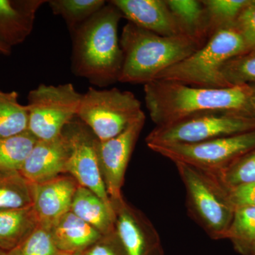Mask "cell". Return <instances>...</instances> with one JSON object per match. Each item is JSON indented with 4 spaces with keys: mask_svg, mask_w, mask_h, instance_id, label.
Wrapping results in <instances>:
<instances>
[{
    "mask_svg": "<svg viewBox=\"0 0 255 255\" xmlns=\"http://www.w3.org/2000/svg\"><path fill=\"white\" fill-rule=\"evenodd\" d=\"M253 87L213 89L156 80L144 85L145 102L156 127H165L199 114L231 112L243 116Z\"/></svg>",
    "mask_w": 255,
    "mask_h": 255,
    "instance_id": "obj_1",
    "label": "cell"
},
{
    "mask_svg": "<svg viewBox=\"0 0 255 255\" xmlns=\"http://www.w3.org/2000/svg\"><path fill=\"white\" fill-rule=\"evenodd\" d=\"M123 15L110 2L70 33L72 72L99 87L118 82L124 63L118 28Z\"/></svg>",
    "mask_w": 255,
    "mask_h": 255,
    "instance_id": "obj_2",
    "label": "cell"
},
{
    "mask_svg": "<svg viewBox=\"0 0 255 255\" xmlns=\"http://www.w3.org/2000/svg\"><path fill=\"white\" fill-rule=\"evenodd\" d=\"M206 43L187 35L160 36L128 22L120 38L124 63L119 82L145 85L154 81Z\"/></svg>",
    "mask_w": 255,
    "mask_h": 255,
    "instance_id": "obj_3",
    "label": "cell"
},
{
    "mask_svg": "<svg viewBox=\"0 0 255 255\" xmlns=\"http://www.w3.org/2000/svg\"><path fill=\"white\" fill-rule=\"evenodd\" d=\"M248 51L246 42L234 24L220 28L210 36L202 48L164 70L157 80L203 88L231 87L223 78V65L228 60Z\"/></svg>",
    "mask_w": 255,
    "mask_h": 255,
    "instance_id": "obj_4",
    "label": "cell"
},
{
    "mask_svg": "<svg viewBox=\"0 0 255 255\" xmlns=\"http://www.w3.org/2000/svg\"><path fill=\"white\" fill-rule=\"evenodd\" d=\"M176 167L186 191L187 214L214 240L226 238L235 208L216 174L182 162Z\"/></svg>",
    "mask_w": 255,
    "mask_h": 255,
    "instance_id": "obj_5",
    "label": "cell"
},
{
    "mask_svg": "<svg viewBox=\"0 0 255 255\" xmlns=\"http://www.w3.org/2000/svg\"><path fill=\"white\" fill-rule=\"evenodd\" d=\"M143 113L141 103L131 92L90 87L82 97L78 117L99 140L105 141L122 133Z\"/></svg>",
    "mask_w": 255,
    "mask_h": 255,
    "instance_id": "obj_6",
    "label": "cell"
},
{
    "mask_svg": "<svg viewBox=\"0 0 255 255\" xmlns=\"http://www.w3.org/2000/svg\"><path fill=\"white\" fill-rule=\"evenodd\" d=\"M82 94L73 84L46 85L41 84L28 95V130L38 140L55 138L78 117Z\"/></svg>",
    "mask_w": 255,
    "mask_h": 255,
    "instance_id": "obj_7",
    "label": "cell"
},
{
    "mask_svg": "<svg viewBox=\"0 0 255 255\" xmlns=\"http://www.w3.org/2000/svg\"><path fill=\"white\" fill-rule=\"evenodd\" d=\"M147 147L165 158L217 173L255 148V130L197 143L150 144Z\"/></svg>",
    "mask_w": 255,
    "mask_h": 255,
    "instance_id": "obj_8",
    "label": "cell"
},
{
    "mask_svg": "<svg viewBox=\"0 0 255 255\" xmlns=\"http://www.w3.org/2000/svg\"><path fill=\"white\" fill-rule=\"evenodd\" d=\"M255 130V119L231 112H209L165 127H155L146 137L150 144H189Z\"/></svg>",
    "mask_w": 255,
    "mask_h": 255,
    "instance_id": "obj_9",
    "label": "cell"
},
{
    "mask_svg": "<svg viewBox=\"0 0 255 255\" xmlns=\"http://www.w3.org/2000/svg\"><path fill=\"white\" fill-rule=\"evenodd\" d=\"M63 131L68 135L71 145L67 173L71 174L79 185L90 189L107 204L113 206L99 163L97 152L98 139L78 117L65 127Z\"/></svg>",
    "mask_w": 255,
    "mask_h": 255,
    "instance_id": "obj_10",
    "label": "cell"
},
{
    "mask_svg": "<svg viewBox=\"0 0 255 255\" xmlns=\"http://www.w3.org/2000/svg\"><path fill=\"white\" fill-rule=\"evenodd\" d=\"M145 122L143 113L117 136L105 141L97 140L99 163L112 203L123 199L122 188L126 171Z\"/></svg>",
    "mask_w": 255,
    "mask_h": 255,
    "instance_id": "obj_11",
    "label": "cell"
},
{
    "mask_svg": "<svg viewBox=\"0 0 255 255\" xmlns=\"http://www.w3.org/2000/svg\"><path fill=\"white\" fill-rule=\"evenodd\" d=\"M116 233L127 255H164L160 237L150 220L122 200L112 203Z\"/></svg>",
    "mask_w": 255,
    "mask_h": 255,
    "instance_id": "obj_12",
    "label": "cell"
},
{
    "mask_svg": "<svg viewBox=\"0 0 255 255\" xmlns=\"http://www.w3.org/2000/svg\"><path fill=\"white\" fill-rule=\"evenodd\" d=\"M71 145L67 134L48 140H38L19 173L31 184H40L67 173Z\"/></svg>",
    "mask_w": 255,
    "mask_h": 255,
    "instance_id": "obj_13",
    "label": "cell"
},
{
    "mask_svg": "<svg viewBox=\"0 0 255 255\" xmlns=\"http://www.w3.org/2000/svg\"><path fill=\"white\" fill-rule=\"evenodd\" d=\"M110 2L118 8L123 18L138 27L162 36L186 35L166 0H112Z\"/></svg>",
    "mask_w": 255,
    "mask_h": 255,
    "instance_id": "obj_14",
    "label": "cell"
},
{
    "mask_svg": "<svg viewBox=\"0 0 255 255\" xmlns=\"http://www.w3.org/2000/svg\"><path fill=\"white\" fill-rule=\"evenodd\" d=\"M46 0H0V53L10 55L31 34L36 13Z\"/></svg>",
    "mask_w": 255,
    "mask_h": 255,
    "instance_id": "obj_15",
    "label": "cell"
},
{
    "mask_svg": "<svg viewBox=\"0 0 255 255\" xmlns=\"http://www.w3.org/2000/svg\"><path fill=\"white\" fill-rule=\"evenodd\" d=\"M79 184L73 177H58L33 184V209L40 224L50 226L71 209Z\"/></svg>",
    "mask_w": 255,
    "mask_h": 255,
    "instance_id": "obj_16",
    "label": "cell"
},
{
    "mask_svg": "<svg viewBox=\"0 0 255 255\" xmlns=\"http://www.w3.org/2000/svg\"><path fill=\"white\" fill-rule=\"evenodd\" d=\"M50 231L60 253H82L104 237L70 211L57 220Z\"/></svg>",
    "mask_w": 255,
    "mask_h": 255,
    "instance_id": "obj_17",
    "label": "cell"
},
{
    "mask_svg": "<svg viewBox=\"0 0 255 255\" xmlns=\"http://www.w3.org/2000/svg\"><path fill=\"white\" fill-rule=\"evenodd\" d=\"M70 211L103 236L116 232V214L113 206L107 204L87 188L78 186Z\"/></svg>",
    "mask_w": 255,
    "mask_h": 255,
    "instance_id": "obj_18",
    "label": "cell"
},
{
    "mask_svg": "<svg viewBox=\"0 0 255 255\" xmlns=\"http://www.w3.org/2000/svg\"><path fill=\"white\" fill-rule=\"evenodd\" d=\"M39 225L33 206L0 211V250L9 253L16 248Z\"/></svg>",
    "mask_w": 255,
    "mask_h": 255,
    "instance_id": "obj_19",
    "label": "cell"
},
{
    "mask_svg": "<svg viewBox=\"0 0 255 255\" xmlns=\"http://www.w3.org/2000/svg\"><path fill=\"white\" fill-rule=\"evenodd\" d=\"M184 34L206 42L210 37L209 20L202 1L166 0Z\"/></svg>",
    "mask_w": 255,
    "mask_h": 255,
    "instance_id": "obj_20",
    "label": "cell"
},
{
    "mask_svg": "<svg viewBox=\"0 0 255 255\" xmlns=\"http://www.w3.org/2000/svg\"><path fill=\"white\" fill-rule=\"evenodd\" d=\"M38 140L28 130L0 138V173L20 172Z\"/></svg>",
    "mask_w": 255,
    "mask_h": 255,
    "instance_id": "obj_21",
    "label": "cell"
},
{
    "mask_svg": "<svg viewBox=\"0 0 255 255\" xmlns=\"http://www.w3.org/2000/svg\"><path fill=\"white\" fill-rule=\"evenodd\" d=\"M18 97L16 92L0 90V138L14 136L28 130V107L21 105Z\"/></svg>",
    "mask_w": 255,
    "mask_h": 255,
    "instance_id": "obj_22",
    "label": "cell"
},
{
    "mask_svg": "<svg viewBox=\"0 0 255 255\" xmlns=\"http://www.w3.org/2000/svg\"><path fill=\"white\" fill-rule=\"evenodd\" d=\"M33 206V184L19 172L0 176V211Z\"/></svg>",
    "mask_w": 255,
    "mask_h": 255,
    "instance_id": "obj_23",
    "label": "cell"
},
{
    "mask_svg": "<svg viewBox=\"0 0 255 255\" xmlns=\"http://www.w3.org/2000/svg\"><path fill=\"white\" fill-rule=\"evenodd\" d=\"M52 12L61 16L70 33L92 17L107 4L105 0H50Z\"/></svg>",
    "mask_w": 255,
    "mask_h": 255,
    "instance_id": "obj_24",
    "label": "cell"
},
{
    "mask_svg": "<svg viewBox=\"0 0 255 255\" xmlns=\"http://www.w3.org/2000/svg\"><path fill=\"white\" fill-rule=\"evenodd\" d=\"M226 238L232 241L240 253L248 255L255 242V207L235 209Z\"/></svg>",
    "mask_w": 255,
    "mask_h": 255,
    "instance_id": "obj_25",
    "label": "cell"
},
{
    "mask_svg": "<svg viewBox=\"0 0 255 255\" xmlns=\"http://www.w3.org/2000/svg\"><path fill=\"white\" fill-rule=\"evenodd\" d=\"M201 1L207 14L211 36L220 28L234 24L241 11L251 0H201Z\"/></svg>",
    "mask_w": 255,
    "mask_h": 255,
    "instance_id": "obj_26",
    "label": "cell"
},
{
    "mask_svg": "<svg viewBox=\"0 0 255 255\" xmlns=\"http://www.w3.org/2000/svg\"><path fill=\"white\" fill-rule=\"evenodd\" d=\"M221 73L229 87L244 86L255 82V50L228 60Z\"/></svg>",
    "mask_w": 255,
    "mask_h": 255,
    "instance_id": "obj_27",
    "label": "cell"
},
{
    "mask_svg": "<svg viewBox=\"0 0 255 255\" xmlns=\"http://www.w3.org/2000/svg\"><path fill=\"white\" fill-rule=\"evenodd\" d=\"M60 252L55 246L50 227L40 224L8 255H58Z\"/></svg>",
    "mask_w": 255,
    "mask_h": 255,
    "instance_id": "obj_28",
    "label": "cell"
},
{
    "mask_svg": "<svg viewBox=\"0 0 255 255\" xmlns=\"http://www.w3.org/2000/svg\"><path fill=\"white\" fill-rule=\"evenodd\" d=\"M214 174L227 187L255 182V148L241 156L221 172Z\"/></svg>",
    "mask_w": 255,
    "mask_h": 255,
    "instance_id": "obj_29",
    "label": "cell"
},
{
    "mask_svg": "<svg viewBox=\"0 0 255 255\" xmlns=\"http://www.w3.org/2000/svg\"><path fill=\"white\" fill-rule=\"evenodd\" d=\"M246 42L248 50H255V4H249L241 11L234 23Z\"/></svg>",
    "mask_w": 255,
    "mask_h": 255,
    "instance_id": "obj_30",
    "label": "cell"
},
{
    "mask_svg": "<svg viewBox=\"0 0 255 255\" xmlns=\"http://www.w3.org/2000/svg\"><path fill=\"white\" fill-rule=\"evenodd\" d=\"M226 188L230 202L235 209L247 206L255 207V181Z\"/></svg>",
    "mask_w": 255,
    "mask_h": 255,
    "instance_id": "obj_31",
    "label": "cell"
},
{
    "mask_svg": "<svg viewBox=\"0 0 255 255\" xmlns=\"http://www.w3.org/2000/svg\"><path fill=\"white\" fill-rule=\"evenodd\" d=\"M82 255H127L115 232L110 236H104L100 241L82 252Z\"/></svg>",
    "mask_w": 255,
    "mask_h": 255,
    "instance_id": "obj_32",
    "label": "cell"
},
{
    "mask_svg": "<svg viewBox=\"0 0 255 255\" xmlns=\"http://www.w3.org/2000/svg\"><path fill=\"white\" fill-rule=\"evenodd\" d=\"M243 116L248 118L255 119V87H253V90L248 100V105L243 113Z\"/></svg>",
    "mask_w": 255,
    "mask_h": 255,
    "instance_id": "obj_33",
    "label": "cell"
},
{
    "mask_svg": "<svg viewBox=\"0 0 255 255\" xmlns=\"http://www.w3.org/2000/svg\"><path fill=\"white\" fill-rule=\"evenodd\" d=\"M58 255H82V253H60Z\"/></svg>",
    "mask_w": 255,
    "mask_h": 255,
    "instance_id": "obj_34",
    "label": "cell"
},
{
    "mask_svg": "<svg viewBox=\"0 0 255 255\" xmlns=\"http://www.w3.org/2000/svg\"><path fill=\"white\" fill-rule=\"evenodd\" d=\"M248 255H255V242L254 244L252 246L251 251H250L249 253H248Z\"/></svg>",
    "mask_w": 255,
    "mask_h": 255,
    "instance_id": "obj_35",
    "label": "cell"
},
{
    "mask_svg": "<svg viewBox=\"0 0 255 255\" xmlns=\"http://www.w3.org/2000/svg\"><path fill=\"white\" fill-rule=\"evenodd\" d=\"M0 255H7V253H6V252H4V251H1V250H0Z\"/></svg>",
    "mask_w": 255,
    "mask_h": 255,
    "instance_id": "obj_36",
    "label": "cell"
},
{
    "mask_svg": "<svg viewBox=\"0 0 255 255\" xmlns=\"http://www.w3.org/2000/svg\"><path fill=\"white\" fill-rule=\"evenodd\" d=\"M252 1L255 4V0H252Z\"/></svg>",
    "mask_w": 255,
    "mask_h": 255,
    "instance_id": "obj_37",
    "label": "cell"
},
{
    "mask_svg": "<svg viewBox=\"0 0 255 255\" xmlns=\"http://www.w3.org/2000/svg\"><path fill=\"white\" fill-rule=\"evenodd\" d=\"M2 174H4L0 173V176L2 175Z\"/></svg>",
    "mask_w": 255,
    "mask_h": 255,
    "instance_id": "obj_38",
    "label": "cell"
}]
</instances>
